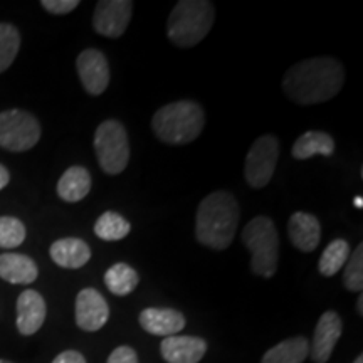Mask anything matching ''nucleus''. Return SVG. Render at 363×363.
I'll return each instance as SVG.
<instances>
[{
  "label": "nucleus",
  "mask_w": 363,
  "mask_h": 363,
  "mask_svg": "<svg viewBox=\"0 0 363 363\" xmlns=\"http://www.w3.org/2000/svg\"><path fill=\"white\" fill-rule=\"evenodd\" d=\"M81 84L91 96H99L110 84V65L108 59L98 49H84L76 59Z\"/></svg>",
  "instance_id": "9d476101"
},
{
  "label": "nucleus",
  "mask_w": 363,
  "mask_h": 363,
  "mask_svg": "<svg viewBox=\"0 0 363 363\" xmlns=\"http://www.w3.org/2000/svg\"><path fill=\"white\" fill-rule=\"evenodd\" d=\"M343 284L348 291L362 293L363 289V244L360 242L353 252H350L343 272Z\"/></svg>",
  "instance_id": "a878e982"
},
{
  "label": "nucleus",
  "mask_w": 363,
  "mask_h": 363,
  "mask_svg": "<svg viewBox=\"0 0 363 363\" xmlns=\"http://www.w3.org/2000/svg\"><path fill=\"white\" fill-rule=\"evenodd\" d=\"M279 157V142L276 136L262 135L249 148L244 165V177L252 189H262L274 175Z\"/></svg>",
  "instance_id": "6e6552de"
},
{
  "label": "nucleus",
  "mask_w": 363,
  "mask_h": 363,
  "mask_svg": "<svg viewBox=\"0 0 363 363\" xmlns=\"http://www.w3.org/2000/svg\"><path fill=\"white\" fill-rule=\"evenodd\" d=\"M353 206H355L357 208H363V197H362V195H357V197L353 199Z\"/></svg>",
  "instance_id": "2f4dec72"
},
{
  "label": "nucleus",
  "mask_w": 363,
  "mask_h": 363,
  "mask_svg": "<svg viewBox=\"0 0 363 363\" xmlns=\"http://www.w3.org/2000/svg\"><path fill=\"white\" fill-rule=\"evenodd\" d=\"M40 6L54 16H65V13H69L76 7H79V2L78 0H43Z\"/></svg>",
  "instance_id": "cd10ccee"
},
{
  "label": "nucleus",
  "mask_w": 363,
  "mask_h": 363,
  "mask_svg": "<svg viewBox=\"0 0 363 363\" xmlns=\"http://www.w3.org/2000/svg\"><path fill=\"white\" fill-rule=\"evenodd\" d=\"M348 257H350V246L345 239H335L326 246V249L321 254L320 262H318V269L326 278H331L342 267L347 264Z\"/></svg>",
  "instance_id": "b1692460"
},
{
  "label": "nucleus",
  "mask_w": 363,
  "mask_h": 363,
  "mask_svg": "<svg viewBox=\"0 0 363 363\" xmlns=\"http://www.w3.org/2000/svg\"><path fill=\"white\" fill-rule=\"evenodd\" d=\"M216 9L207 0H180L167 21V35L177 48H194L208 34Z\"/></svg>",
  "instance_id": "20e7f679"
},
{
  "label": "nucleus",
  "mask_w": 363,
  "mask_h": 363,
  "mask_svg": "<svg viewBox=\"0 0 363 363\" xmlns=\"http://www.w3.org/2000/svg\"><path fill=\"white\" fill-rule=\"evenodd\" d=\"M308 357H310V342L303 337H294L267 350L261 363H303Z\"/></svg>",
  "instance_id": "412c9836"
},
{
  "label": "nucleus",
  "mask_w": 363,
  "mask_h": 363,
  "mask_svg": "<svg viewBox=\"0 0 363 363\" xmlns=\"http://www.w3.org/2000/svg\"><path fill=\"white\" fill-rule=\"evenodd\" d=\"M49 254L51 259L65 269H79L91 259L89 246L79 238L57 239L56 242H52Z\"/></svg>",
  "instance_id": "f3484780"
},
{
  "label": "nucleus",
  "mask_w": 363,
  "mask_h": 363,
  "mask_svg": "<svg viewBox=\"0 0 363 363\" xmlns=\"http://www.w3.org/2000/svg\"><path fill=\"white\" fill-rule=\"evenodd\" d=\"M52 363H86V358L76 350H66L54 358Z\"/></svg>",
  "instance_id": "c756f323"
},
{
  "label": "nucleus",
  "mask_w": 363,
  "mask_h": 363,
  "mask_svg": "<svg viewBox=\"0 0 363 363\" xmlns=\"http://www.w3.org/2000/svg\"><path fill=\"white\" fill-rule=\"evenodd\" d=\"M140 283V276L126 262H116L104 274V284L116 296H128Z\"/></svg>",
  "instance_id": "4be33fe9"
},
{
  "label": "nucleus",
  "mask_w": 363,
  "mask_h": 363,
  "mask_svg": "<svg viewBox=\"0 0 363 363\" xmlns=\"http://www.w3.org/2000/svg\"><path fill=\"white\" fill-rule=\"evenodd\" d=\"M206 126L202 106L189 99L165 104L153 115L152 130L160 142L169 145H187L199 138Z\"/></svg>",
  "instance_id": "7ed1b4c3"
},
{
  "label": "nucleus",
  "mask_w": 363,
  "mask_h": 363,
  "mask_svg": "<svg viewBox=\"0 0 363 363\" xmlns=\"http://www.w3.org/2000/svg\"><path fill=\"white\" fill-rule=\"evenodd\" d=\"M108 363H138V355L128 345H121L111 352Z\"/></svg>",
  "instance_id": "c85d7f7f"
},
{
  "label": "nucleus",
  "mask_w": 363,
  "mask_h": 363,
  "mask_svg": "<svg viewBox=\"0 0 363 363\" xmlns=\"http://www.w3.org/2000/svg\"><path fill=\"white\" fill-rule=\"evenodd\" d=\"M357 311H358V315H363V296L360 294V298H358V303H357Z\"/></svg>",
  "instance_id": "473e14b6"
},
{
  "label": "nucleus",
  "mask_w": 363,
  "mask_h": 363,
  "mask_svg": "<svg viewBox=\"0 0 363 363\" xmlns=\"http://www.w3.org/2000/svg\"><path fill=\"white\" fill-rule=\"evenodd\" d=\"M39 276L38 264L19 252L0 254V278L11 284H33Z\"/></svg>",
  "instance_id": "a211bd4d"
},
{
  "label": "nucleus",
  "mask_w": 363,
  "mask_h": 363,
  "mask_svg": "<svg viewBox=\"0 0 363 363\" xmlns=\"http://www.w3.org/2000/svg\"><path fill=\"white\" fill-rule=\"evenodd\" d=\"M239 216V203L233 194L225 190L212 192L197 208L195 238L202 246L214 251H224L233 242Z\"/></svg>",
  "instance_id": "f03ea898"
},
{
  "label": "nucleus",
  "mask_w": 363,
  "mask_h": 363,
  "mask_svg": "<svg viewBox=\"0 0 363 363\" xmlns=\"http://www.w3.org/2000/svg\"><path fill=\"white\" fill-rule=\"evenodd\" d=\"M94 152L104 174H121L130 160L128 133L125 126L118 120L103 121L94 133Z\"/></svg>",
  "instance_id": "423d86ee"
},
{
  "label": "nucleus",
  "mask_w": 363,
  "mask_h": 363,
  "mask_svg": "<svg viewBox=\"0 0 363 363\" xmlns=\"http://www.w3.org/2000/svg\"><path fill=\"white\" fill-rule=\"evenodd\" d=\"M26 225L16 217H0V247H19L26 240Z\"/></svg>",
  "instance_id": "bb28decb"
},
{
  "label": "nucleus",
  "mask_w": 363,
  "mask_h": 363,
  "mask_svg": "<svg viewBox=\"0 0 363 363\" xmlns=\"http://www.w3.org/2000/svg\"><path fill=\"white\" fill-rule=\"evenodd\" d=\"M142 328L155 337H174L185 328V316L174 308H147L138 318Z\"/></svg>",
  "instance_id": "2eb2a0df"
},
{
  "label": "nucleus",
  "mask_w": 363,
  "mask_h": 363,
  "mask_svg": "<svg viewBox=\"0 0 363 363\" xmlns=\"http://www.w3.org/2000/svg\"><path fill=\"white\" fill-rule=\"evenodd\" d=\"M242 242L251 251V269L262 278H272L279 262V235L269 217H254L242 230Z\"/></svg>",
  "instance_id": "39448f33"
},
{
  "label": "nucleus",
  "mask_w": 363,
  "mask_h": 363,
  "mask_svg": "<svg viewBox=\"0 0 363 363\" xmlns=\"http://www.w3.org/2000/svg\"><path fill=\"white\" fill-rule=\"evenodd\" d=\"M130 222L115 211H106L104 214L98 217L96 224H94V234H96L99 239L108 240V242H115V240L125 239L126 235L130 234Z\"/></svg>",
  "instance_id": "5701e85b"
},
{
  "label": "nucleus",
  "mask_w": 363,
  "mask_h": 363,
  "mask_svg": "<svg viewBox=\"0 0 363 363\" xmlns=\"http://www.w3.org/2000/svg\"><path fill=\"white\" fill-rule=\"evenodd\" d=\"M160 352L167 363H199L206 355L207 343L199 337L174 335L163 338Z\"/></svg>",
  "instance_id": "4468645a"
},
{
  "label": "nucleus",
  "mask_w": 363,
  "mask_h": 363,
  "mask_svg": "<svg viewBox=\"0 0 363 363\" xmlns=\"http://www.w3.org/2000/svg\"><path fill=\"white\" fill-rule=\"evenodd\" d=\"M9 182H11V174H9V170L0 163V190L6 189Z\"/></svg>",
  "instance_id": "7c9ffc66"
},
{
  "label": "nucleus",
  "mask_w": 363,
  "mask_h": 363,
  "mask_svg": "<svg viewBox=\"0 0 363 363\" xmlns=\"http://www.w3.org/2000/svg\"><path fill=\"white\" fill-rule=\"evenodd\" d=\"M45 313V301L43 294L34 291V289H26L17 298V330L24 337L38 333L40 326L44 325Z\"/></svg>",
  "instance_id": "ddd939ff"
},
{
  "label": "nucleus",
  "mask_w": 363,
  "mask_h": 363,
  "mask_svg": "<svg viewBox=\"0 0 363 363\" xmlns=\"http://www.w3.org/2000/svg\"><path fill=\"white\" fill-rule=\"evenodd\" d=\"M21 49V33L16 26L0 24V72L7 71L16 61Z\"/></svg>",
  "instance_id": "393cba45"
},
{
  "label": "nucleus",
  "mask_w": 363,
  "mask_h": 363,
  "mask_svg": "<svg viewBox=\"0 0 363 363\" xmlns=\"http://www.w3.org/2000/svg\"><path fill=\"white\" fill-rule=\"evenodd\" d=\"M0 363H12V362H9V360H0Z\"/></svg>",
  "instance_id": "f704fd0d"
},
{
  "label": "nucleus",
  "mask_w": 363,
  "mask_h": 363,
  "mask_svg": "<svg viewBox=\"0 0 363 363\" xmlns=\"http://www.w3.org/2000/svg\"><path fill=\"white\" fill-rule=\"evenodd\" d=\"M110 318V306L94 288L81 289L76 298V323L84 331H98Z\"/></svg>",
  "instance_id": "f8f14e48"
},
{
  "label": "nucleus",
  "mask_w": 363,
  "mask_h": 363,
  "mask_svg": "<svg viewBox=\"0 0 363 363\" xmlns=\"http://www.w3.org/2000/svg\"><path fill=\"white\" fill-rule=\"evenodd\" d=\"M91 190V175L84 167H69L57 182V195L65 202L83 201Z\"/></svg>",
  "instance_id": "6ab92c4d"
},
{
  "label": "nucleus",
  "mask_w": 363,
  "mask_h": 363,
  "mask_svg": "<svg viewBox=\"0 0 363 363\" xmlns=\"http://www.w3.org/2000/svg\"><path fill=\"white\" fill-rule=\"evenodd\" d=\"M40 140L38 118L22 110L0 113V148L21 153L34 148Z\"/></svg>",
  "instance_id": "0eeeda50"
},
{
  "label": "nucleus",
  "mask_w": 363,
  "mask_h": 363,
  "mask_svg": "<svg viewBox=\"0 0 363 363\" xmlns=\"http://www.w3.org/2000/svg\"><path fill=\"white\" fill-rule=\"evenodd\" d=\"M343 333V321L337 311H326L318 320L313 342L310 343V357L313 363H326L330 360L335 345Z\"/></svg>",
  "instance_id": "9b49d317"
},
{
  "label": "nucleus",
  "mask_w": 363,
  "mask_h": 363,
  "mask_svg": "<svg viewBox=\"0 0 363 363\" xmlns=\"http://www.w3.org/2000/svg\"><path fill=\"white\" fill-rule=\"evenodd\" d=\"M131 12H133V2L130 0H101L94 9V30L104 38H121L130 24Z\"/></svg>",
  "instance_id": "1a4fd4ad"
},
{
  "label": "nucleus",
  "mask_w": 363,
  "mask_h": 363,
  "mask_svg": "<svg viewBox=\"0 0 363 363\" xmlns=\"http://www.w3.org/2000/svg\"><path fill=\"white\" fill-rule=\"evenodd\" d=\"M335 152V140L325 131H306L293 145V157L296 160H308L315 155L330 157Z\"/></svg>",
  "instance_id": "aec40b11"
},
{
  "label": "nucleus",
  "mask_w": 363,
  "mask_h": 363,
  "mask_svg": "<svg viewBox=\"0 0 363 363\" xmlns=\"http://www.w3.org/2000/svg\"><path fill=\"white\" fill-rule=\"evenodd\" d=\"M353 363H363V357H362V355H358V357H357V360L353 362Z\"/></svg>",
  "instance_id": "72a5a7b5"
},
{
  "label": "nucleus",
  "mask_w": 363,
  "mask_h": 363,
  "mask_svg": "<svg viewBox=\"0 0 363 363\" xmlns=\"http://www.w3.org/2000/svg\"><path fill=\"white\" fill-rule=\"evenodd\" d=\"M345 69L333 57L303 59L286 71L284 94L296 104H320L330 101L342 91Z\"/></svg>",
  "instance_id": "f257e3e1"
},
{
  "label": "nucleus",
  "mask_w": 363,
  "mask_h": 363,
  "mask_svg": "<svg viewBox=\"0 0 363 363\" xmlns=\"http://www.w3.org/2000/svg\"><path fill=\"white\" fill-rule=\"evenodd\" d=\"M288 235L301 252H313L321 240L320 220L308 212H294L288 222Z\"/></svg>",
  "instance_id": "dca6fc26"
}]
</instances>
